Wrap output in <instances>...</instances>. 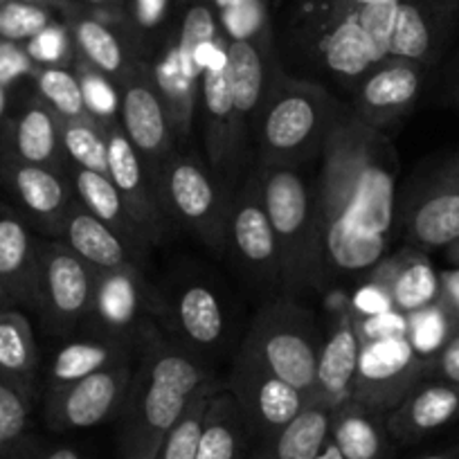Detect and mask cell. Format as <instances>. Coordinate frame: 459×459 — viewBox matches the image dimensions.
Segmentation results:
<instances>
[{
    "mask_svg": "<svg viewBox=\"0 0 459 459\" xmlns=\"http://www.w3.org/2000/svg\"><path fill=\"white\" fill-rule=\"evenodd\" d=\"M320 156L322 169L313 192V286L377 271L390 253L399 212L394 149L374 126L360 120L338 122Z\"/></svg>",
    "mask_w": 459,
    "mask_h": 459,
    "instance_id": "cell-1",
    "label": "cell"
},
{
    "mask_svg": "<svg viewBox=\"0 0 459 459\" xmlns=\"http://www.w3.org/2000/svg\"><path fill=\"white\" fill-rule=\"evenodd\" d=\"M212 381L201 360L185 347L152 340L134 369L122 410L117 448L122 459H153L167 432L180 421L194 396Z\"/></svg>",
    "mask_w": 459,
    "mask_h": 459,
    "instance_id": "cell-2",
    "label": "cell"
},
{
    "mask_svg": "<svg viewBox=\"0 0 459 459\" xmlns=\"http://www.w3.org/2000/svg\"><path fill=\"white\" fill-rule=\"evenodd\" d=\"M335 125V101L320 86L280 73L257 126L259 165L293 167L322 153Z\"/></svg>",
    "mask_w": 459,
    "mask_h": 459,
    "instance_id": "cell-3",
    "label": "cell"
},
{
    "mask_svg": "<svg viewBox=\"0 0 459 459\" xmlns=\"http://www.w3.org/2000/svg\"><path fill=\"white\" fill-rule=\"evenodd\" d=\"M264 207L277 239L280 280L289 286H308L316 280V205L313 192L295 167L259 165Z\"/></svg>",
    "mask_w": 459,
    "mask_h": 459,
    "instance_id": "cell-4",
    "label": "cell"
},
{
    "mask_svg": "<svg viewBox=\"0 0 459 459\" xmlns=\"http://www.w3.org/2000/svg\"><path fill=\"white\" fill-rule=\"evenodd\" d=\"M322 338L308 311L290 302H277L255 317L241 350L248 351L264 369L304 392L316 396L317 356Z\"/></svg>",
    "mask_w": 459,
    "mask_h": 459,
    "instance_id": "cell-5",
    "label": "cell"
},
{
    "mask_svg": "<svg viewBox=\"0 0 459 459\" xmlns=\"http://www.w3.org/2000/svg\"><path fill=\"white\" fill-rule=\"evenodd\" d=\"M162 203L167 214L189 228L212 248H225L230 201L221 189V180L207 171L198 158L171 156L160 174Z\"/></svg>",
    "mask_w": 459,
    "mask_h": 459,
    "instance_id": "cell-6",
    "label": "cell"
},
{
    "mask_svg": "<svg viewBox=\"0 0 459 459\" xmlns=\"http://www.w3.org/2000/svg\"><path fill=\"white\" fill-rule=\"evenodd\" d=\"M117 92H120V108H117L120 129L140 153L158 187L167 160L174 156V129L152 68L140 61L117 83Z\"/></svg>",
    "mask_w": 459,
    "mask_h": 459,
    "instance_id": "cell-7",
    "label": "cell"
},
{
    "mask_svg": "<svg viewBox=\"0 0 459 459\" xmlns=\"http://www.w3.org/2000/svg\"><path fill=\"white\" fill-rule=\"evenodd\" d=\"M95 275L65 241L39 246L37 308L52 331L65 333L86 320L95 295Z\"/></svg>",
    "mask_w": 459,
    "mask_h": 459,
    "instance_id": "cell-8",
    "label": "cell"
},
{
    "mask_svg": "<svg viewBox=\"0 0 459 459\" xmlns=\"http://www.w3.org/2000/svg\"><path fill=\"white\" fill-rule=\"evenodd\" d=\"M228 390L244 414L253 446L273 439L311 403L304 392L264 369L244 350L237 356Z\"/></svg>",
    "mask_w": 459,
    "mask_h": 459,
    "instance_id": "cell-9",
    "label": "cell"
},
{
    "mask_svg": "<svg viewBox=\"0 0 459 459\" xmlns=\"http://www.w3.org/2000/svg\"><path fill=\"white\" fill-rule=\"evenodd\" d=\"M428 377V365L414 354L408 338L363 340L351 399L387 414Z\"/></svg>",
    "mask_w": 459,
    "mask_h": 459,
    "instance_id": "cell-10",
    "label": "cell"
},
{
    "mask_svg": "<svg viewBox=\"0 0 459 459\" xmlns=\"http://www.w3.org/2000/svg\"><path fill=\"white\" fill-rule=\"evenodd\" d=\"M134 368L129 356L70 385L50 390L48 423L55 430H88L120 417L129 396Z\"/></svg>",
    "mask_w": 459,
    "mask_h": 459,
    "instance_id": "cell-11",
    "label": "cell"
},
{
    "mask_svg": "<svg viewBox=\"0 0 459 459\" xmlns=\"http://www.w3.org/2000/svg\"><path fill=\"white\" fill-rule=\"evenodd\" d=\"M198 106H201L203 140H205L210 167L219 180L230 178L244 162L246 143L239 122H237L235 100H232L228 46L203 70L201 82H198Z\"/></svg>",
    "mask_w": 459,
    "mask_h": 459,
    "instance_id": "cell-12",
    "label": "cell"
},
{
    "mask_svg": "<svg viewBox=\"0 0 459 459\" xmlns=\"http://www.w3.org/2000/svg\"><path fill=\"white\" fill-rule=\"evenodd\" d=\"M308 23L316 32V52L322 65L335 77L359 83L374 65L387 59L385 52L360 28L356 7L313 0Z\"/></svg>",
    "mask_w": 459,
    "mask_h": 459,
    "instance_id": "cell-13",
    "label": "cell"
},
{
    "mask_svg": "<svg viewBox=\"0 0 459 459\" xmlns=\"http://www.w3.org/2000/svg\"><path fill=\"white\" fill-rule=\"evenodd\" d=\"M225 246L237 262L257 280H280L277 239L264 207L257 171L241 183L230 201Z\"/></svg>",
    "mask_w": 459,
    "mask_h": 459,
    "instance_id": "cell-14",
    "label": "cell"
},
{
    "mask_svg": "<svg viewBox=\"0 0 459 459\" xmlns=\"http://www.w3.org/2000/svg\"><path fill=\"white\" fill-rule=\"evenodd\" d=\"M230 82L237 122L246 149L257 140V126L281 70L277 68L273 39L264 41H228Z\"/></svg>",
    "mask_w": 459,
    "mask_h": 459,
    "instance_id": "cell-15",
    "label": "cell"
},
{
    "mask_svg": "<svg viewBox=\"0 0 459 459\" xmlns=\"http://www.w3.org/2000/svg\"><path fill=\"white\" fill-rule=\"evenodd\" d=\"M64 21L74 41V55L117 86L140 64V50L125 21L104 19L83 7L65 5Z\"/></svg>",
    "mask_w": 459,
    "mask_h": 459,
    "instance_id": "cell-16",
    "label": "cell"
},
{
    "mask_svg": "<svg viewBox=\"0 0 459 459\" xmlns=\"http://www.w3.org/2000/svg\"><path fill=\"white\" fill-rule=\"evenodd\" d=\"M106 135H108V158H106L108 171H106V176L113 180L117 192L122 194L126 207L134 214L135 223L140 225L149 244H153L165 232L167 221V210L160 192H158L143 158L129 143L120 125H113V122L106 125Z\"/></svg>",
    "mask_w": 459,
    "mask_h": 459,
    "instance_id": "cell-17",
    "label": "cell"
},
{
    "mask_svg": "<svg viewBox=\"0 0 459 459\" xmlns=\"http://www.w3.org/2000/svg\"><path fill=\"white\" fill-rule=\"evenodd\" d=\"M423 68L408 59L387 56L356 83L359 120L369 126L390 125L408 113L423 86Z\"/></svg>",
    "mask_w": 459,
    "mask_h": 459,
    "instance_id": "cell-18",
    "label": "cell"
},
{
    "mask_svg": "<svg viewBox=\"0 0 459 459\" xmlns=\"http://www.w3.org/2000/svg\"><path fill=\"white\" fill-rule=\"evenodd\" d=\"M405 230L417 250L448 248L459 241V156L414 198Z\"/></svg>",
    "mask_w": 459,
    "mask_h": 459,
    "instance_id": "cell-19",
    "label": "cell"
},
{
    "mask_svg": "<svg viewBox=\"0 0 459 459\" xmlns=\"http://www.w3.org/2000/svg\"><path fill=\"white\" fill-rule=\"evenodd\" d=\"M147 307V286L140 277L138 266H125L97 273L95 295L86 320H92L104 338L122 340L129 331L138 329Z\"/></svg>",
    "mask_w": 459,
    "mask_h": 459,
    "instance_id": "cell-20",
    "label": "cell"
},
{
    "mask_svg": "<svg viewBox=\"0 0 459 459\" xmlns=\"http://www.w3.org/2000/svg\"><path fill=\"white\" fill-rule=\"evenodd\" d=\"M459 421V385L446 381L419 383L392 412L385 426L396 444H414Z\"/></svg>",
    "mask_w": 459,
    "mask_h": 459,
    "instance_id": "cell-21",
    "label": "cell"
},
{
    "mask_svg": "<svg viewBox=\"0 0 459 459\" xmlns=\"http://www.w3.org/2000/svg\"><path fill=\"white\" fill-rule=\"evenodd\" d=\"M3 178L34 223L48 228L50 232L64 230L65 214L74 203V194L70 192L68 180L61 176L59 169L5 160Z\"/></svg>",
    "mask_w": 459,
    "mask_h": 459,
    "instance_id": "cell-22",
    "label": "cell"
},
{
    "mask_svg": "<svg viewBox=\"0 0 459 459\" xmlns=\"http://www.w3.org/2000/svg\"><path fill=\"white\" fill-rule=\"evenodd\" d=\"M372 284L381 286L392 308L403 316L432 307L441 298L439 271H435L421 250H405L383 259L372 273Z\"/></svg>",
    "mask_w": 459,
    "mask_h": 459,
    "instance_id": "cell-23",
    "label": "cell"
},
{
    "mask_svg": "<svg viewBox=\"0 0 459 459\" xmlns=\"http://www.w3.org/2000/svg\"><path fill=\"white\" fill-rule=\"evenodd\" d=\"M7 144L10 152L5 160L52 167L59 171L65 169L64 152H61V120L41 97L30 100L21 108L10 126Z\"/></svg>",
    "mask_w": 459,
    "mask_h": 459,
    "instance_id": "cell-24",
    "label": "cell"
},
{
    "mask_svg": "<svg viewBox=\"0 0 459 459\" xmlns=\"http://www.w3.org/2000/svg\"><path fill=\"white\" fill-rule=\"evenodd\" d=\"M360 350H363V338L354 317H342L331 329V333L322 338L313 399L325 401L331 408L350 399L359 372Z\"/></svg>",
    "mask_w": 459,
    "mask_h": 459,
    "instance_id": "cell-25",
    "label": "cell"
},
{
    "mask_svg": "<svg viewBox=\"0 0 459 459\" xmlns=\"http://www.w3.org/2000/svg\"><path fill=\"white\" fill-rule=\"evenodd\" d=\"M39 246L14 210L0 205V281L10 302L37 307Z\"/></svg>",
    "mask_w": 459,
    "mask_h": 459,
    "instance_id": "cell-26",
    "label": "cell"
},
{
    "mask_svg": "<svg viewBox=\"0 0 459 459\" xmlns=\"http://www.w3.org/2000/svg\"><path fill=\"white\" fill-rule=\"evenodd\" d=\"M61 232H64L68 248L95 273L135 266V253L129 248V244L110 225L83 210L77 201L70 205Z\"/></svg>",
    "mask_w": 459,
    "mask_h": 459,
    "instance_id": "cell-27",
    "label": "cell"
},
{
    "mask_svg": "<svg viewBox=\"0 0 459 459\" xmlns=\"http://www.w3.org/2000/svg\"><path fill=\"white\" fill-rule=\"evenodd\" d=\"M329 441L344 459H390L392 437L385 414L365 408L356 399H344L331 414Z\"/></svg>",
    "mask_w": 459,
    "mask_h": 459,
    "instance_id": "cell-28",
    "label": "cell"
},
{
    "mask_svg": "<svg viewBox=\"0 0 459 459\" xmlns=\"http://www.w3.org/2000/svg\"><path fill=\"white\" fill-rule=\"evenodd\" d=\"M65 171H68V178L73 183L74 201L83 210L91 212L92 216L110 225L129 244V248L135 255L143 253L149 246V239L140 230V225L135 223L134 214L129 212L125 198L117 192L113 180L106 174H97V171H88L73 165H65Z\"/></svg>",
    "mask_w": 459,
    "mask_h": 459,
    "instance_id": "cell-29",
    "label": "cell"
},
{
    "mask_svg": "<svg viewBox=\"0 0 459 459\" xmlns=\"http://www.w3.org/2000/svg\"><path fill=\"white\" fill-rule=\"evenodd\" d=\"M250 450L253 439L235 396L216 387L203 417L196 459H248Z\"/></svg>",
    "mask_w": 459,
    "mask_h": 459,
    "instance_id": "cell-30",
    "label": "cell"
},
{
    "mask_svg": "<svg viewBox=\"0 0 459 459\" xmlns=\"http://www.w3.org/2000/svg\"><path fill=\"white\" fill-rule=\"evenodd\" d=\"M171 308L176 329L192 351H210L223 342L225 313L210 286L198 281L183 286L174 295Z\"/></svg>",
    "mask_w": 459,
    "mask_h": 459,
    "instance_id": "cell-31",
    "label": "cell"
},
{
    "mask_svg": "<svg viewBox=\"0 0 459 459\" xmlns=\"http://www.w3.org/2000/svg\"><path fill=\"white\" fill-rule=\"evenodd\" d=\"M331 414L329 403L313 399L284 430L255 444L248 459H316L329 439Z\"/></svg>",
    "mask_w": 459,
    "mask_h": 459,
    "instance_id": "cell-32",
    "label": "cell"
},
{
    "mask_svg": "<svg viewBox=\"0 0 459 459\" xmlns=\"http://www.w3.org/2000/svg\"><path fill=\"white\" fill-rule=\"evenodd\" d=\"M439 41V14L430 0H399L387 56L428 64Z\"/></svg>",
    "mask_w": 459,
    "mask_h": 459,
    "instance_id": "cell-33",
    "label": "cell"
},
{
    "mask_svg": "<svg viewBox=\"0 0 459 459\" xmlns=\"http://www.w3.org/2000/svg\"><path fill=\"white\" fill-rule=\"evenodd\" d=\"M122 359H126L122 340L97 335V338L65 342L55 354V360H52L50 390L82 381V378L110 368V365Z\"/></svg>",
    "mask_w": 459,
    "mask_h": 459,
    "instance_id": "cell-34",
    "label": "cell"
},
{
    "mask_svg": "<svg viewBox=\"0 0 459 459\" xmlns=\"http://www.w3.org/2000/svg\"><path fill=\"white\" fill-rule=\"evenodd\" d=\"M39 351L32 325L14 308H0V372L32 390Z\"/></svg>",
    "mask_w": 459,
    "mask_h": 459,
    "instance_id": "cell-35",
    "label": "cell"
},
{
    "mask_svg": "<svg viewBox=\"0 0 459 459\" xmlns=\"http://www.w3.org/2000/svg\"><path fill=\"white\" fill-rule=\"evenodd\" d=\"M61 152L65 165L106 174L108 171V135L104 122L92 115L82 120H61Z\"/></svg>",
    "mask_w": 459,
    "mask_h": 459,
    "instance_id": "cell-36",
    "label": "cell"
},
{
    "mask_svg": "<svg viewBox=\"0 0 459 459\" xmlns=\"http://www.w3.org/2000/svg\"><path fill=\"white\" fill-rule=\"evenodd\" d=\"M219 16L228 41H264L273 39L268 0H207Z\"/></svg>",
    "mask_w": 459,
    "mask_h": 459,
    "instance_id": "cell-37",
    "label": "cell"
},
{
    "mask_svg": "<svg viewBox=\"0 0 459 459\" xmlns=\"http://www.w3.org/2000/svg\"><path fill=\"white\" fill-rule=\"evenodd\" d=\"M32 79L39 97L59 115V120H82L91 115L74 68L48 65V68H39Z\"/></svg>",
    "mask_w": 459,
    "mask_h": 459,
    "instance_id": "cell-38",
    "label": "cell"
},
{
    "mask_svg": "<svg viewBox=\"0 0 459 459\" xmlns=\"http://www.w3.org/2000/svg\"><path fill=\"white\" fill-rule=\"evenodd\" d=\"M459 331V320L441 302L408 316V342L414 354L430 368L450 338Z\"/></svg>",
    "mask_w": 459,
    "mask_h": 459,
    "instance_id": "cell-39",
    "label": "cell"
},
{
    "mask_svg": "<svg viewBox=\"0 0 459 459\" xmlns=\"http://www.w3.org/2000/svg\"><path fill=\"white\" fill-rule=\"evenodd\" d=\"M216 387L219 385H216L214 381H207L205 385L198 390V394L194 396L187 412H185L183 417H180V421L167 432V437L162 439L160 448L153 455V459H196L203 417H205L207 401L214 394Z\"/></svg>",
    "mask_w": 459,
    "mask_h": 459,
    "instance_id": "cell-40",
    "label": "cell"
},
{
    "mask_svg": "<svg viewBox=\"0 0 459 459\" xmlns=\"http://www.w3.org/2000/svg\"><path fill=\"white\" fill-rule=\"evenodd\" d=\"M171 3L176 0H126L125 23L138 46L140 55L143 48H160L167 43V23H169Z\"/></svg>",
    "mask_w": 459,
    "mask_h": 459,
    "instance_id": "cell-41",
    "label": "cell"
},
{
    "mask_svg": "<svg viewBox=\"0 0 459 459\" xmlns=\"http://www.w3.org/2000/svg\"><path fill=\"white\" fill-rule=\"evenodd\" d=\"M55 7L34 5L25 0H5L0 3V41L28 43L43 30L56 23Z\"/></svg>",
    "mask_w": 459,
    "mask_h": 459,
    "instance_id": "cell-42",
    "label": "cell"
},
{
    "mask_svg": "<svg viewBox=\"0 0 459 459\" xmlns=\"http://www.w3.org/2000/svg\"><path fill=\"white\" fill-rule=\"evenodd\" d=\"M30 387L0 372V450L12 453L23 439L30 421Z\"/></svg>",
    "mask_w": 459,
    "mask_h": 459,
    "instance_id": "cell-43",
    "label": "cell"
},
{
    "mask_svg": "<svg viewBox=\"0 0 459 459\" xmlns=\"http://www.w3.org/2000/svg\"><path fill=\"white\" fill-rule=\"evenodd\" d=\"M73 65L79 82H82L83 101H86L88 113H91L95 120L104 122V125L117 122L115 120L117 108H120V92H117V86H115L108 77H104V74L97 73L95 68H91L86 61L79 59L77 55H74Z\"/></svg>",
    "mask_w": 459,
    "mask_h": 459,
    "instance_id": "cell-44",
    "label": "cell"
},
{
    "mask_svg": "<svg viewBox=\"0 0 459 459\" xmlns=\"http://www.w3.org/2000/svg\"><path fill=\"white\" fill-rule=\"evenodd\" d=\"M23 48L39 68H48V65H65V68H70L68 64L74 61V41L65 21L52 23L41 34L23 43Z\"/></svg>",
    "mask_w": 459,
    "mask_h": 459,
    "instance_id": "cell-45",
    "label": "cell"
},
{
    "mask_svg": "<svg viewBox=\"0 0 459 459\" xmlns=\"http://www.w3.org/2000/svg\"><path fill=\"white\" fill-rule=\"evenodd\" d=\"M396 12H399V0H394V3H381V5L356 7V19H359L360 28L368 32V37L372 39L385 55L387 48H390Z\"/></svg>",
    "mask_w": 459,
    "mask_h": 459,
    "instance_id": "cell-46",
    "label": "cell"
},
{
    "mask_svg": "<svg viewBox=\"0 0 459 459\" xmlns=\"http://www.w3.org/2000/svg\"><path fill=\"white\" fill-rule=\"evenodd\" d=\"M354 322L359 326V333L363 340L405 338L408 335V316L394 311V308L369 317H354Z\"/></svg>",
    "mask_w": 459,
    "mask_h": 459,
    "instance_id": "cell-47",
    "label": "cell"
},
{
    "mask_svg": "<svg viewBox=\"0 0 459 459\" xmlns=\"http://www.w3.org/2000/svg\"><path fill=\"white\" fill-rule=\"evenodd\" d=\"M428 377L435 381H446L459 385V331L446 342L444 350L437 354L428 368Z\"/></svg>",
    "mask_w": 459,
    "mask_h": 459,
    "instance_id": "cell-48",
    "label": "cell"
},
{
    "mask_svg": "<svg viewBox=\"0 0 459 459\" xmlns=\"http://www.w3.org/2000/svg\"><path fill=\"white\" fill-rule=\"evenodd\" d=\"M354 308H356L354 317H369L383 311H392V304H390V298H387L385 290H383L381 286L369 284L354 295Z\"/></svg>",
    "mask_w": 459,
    "mask_h": 459,
    "instance_id": "cell-49",
    "label": "cell"
},
{
    "mask_svg": "<svg viewBox=\"0 0 459 459\" xmlns=\"http://www.w3.org/2000/svg\"><path fill=\"white\" fill-rule=\"evenodd\" d=\"M441 280V298L439 302L453 313L459 320V268H448V271H439Z\"/></svg>",
    "mask_w": 459,
    "mask_h": 459,
    "instance_id": "cell-50",
    "label": "cell"
},
{
    "mask_svg": "<svg viewBox=\"0 0 459 459\" xmlns=\"http://www.w3.org/2000/svg\"><path fill=\"white\" fill-rule=\"evenodd\" d=\"M73 3L92 14L104 16V19L125 21L126 14V0H73Z\"/></svg>",
    "mask_w": 459,
    "mask_h": 459,
    "instance_id": "cell-51",
    "label": "cell"
},
{
    "mask_svg": "<svg viewBox=\"0 0 459 459\" xmlns=\"http://www.w3.org/2000/svg\"><path fill=\"white\" fill-rule=\"evenodd\" d=\"M25 459H83V455L77 448H70V446H59V448H48L43 453L28 455Z\"/></svg>",
    "mask_w": 459,
    "mask_h": 459,
    "instance_id": "cell-52",
    "label": "cell"
},
{
    "mask_svg": "<svg viewBox=\"0 0 459 459\" xmlns=\"http://www.w3.org/2000/svg\"><path fill=\"white\" fill-rule=\"evenodd\" d=\"M417 459H459V444L450 446V448H441V450H432V453L421 455Z\"/></svg>",
    "mask_w": 459,
    "mask_h": 459,
    "instance_id": "cell-53",
    "label": "cell"
},
{
    "mask_svg": "<svg viewBox=\"0 0 459 459\" xmlns=\"http://www.w3.org/2000/svg\"><path fill=\"white\" fill-rule=\"evenodd\" d=\"M335 5L347 7H368V5H381V3H394V0H331Z\"/></svg>",
    "mask_w": 459,
    "mask_h": 459,
    "instance_id": "cell-54",
    "label": "cell"
},
{
    "mask_svg": "<svg viewBox=\"0 0 459 459\" xmlns=\"http://www.w3.org/2000/svg\"><path fill=\"white\" fill-rule=\"evenodd\" d=\"M316 459H344L342 455L338 453V448H335L333 444H331L329 439H326V444H325V448L320 450V455H317Z\"/></svg>",
    "mask_w": 459,
    "mask_h": 459,
    "instance_id": "cell-55",
    "label": "cell"
},
{
    "mask_svg": "<svg viewBox=\"0 0 459 459\" xmlns=\"http://www.w3.org/2000/svg\"><path fill=\"white\" fill-rule=\"evenodd\" d=\"M25 3H34V5H46V7H55V10H64V7L70 5L73 0H25Z\"/></svg>",
    "mask_w": 459,
    "mask_h": 459,
    "instance_id": "cell-56",
    "label": "cell"
},
{
    "mask_svg": "<svg viewBox=\"0 0 459 459\" xmlns=\"http://www.w3.org/2000/svg\"><path fill=\"white\" fill-rule=\"evenodd\" d=\"M7 104H10V95H7V88L0 83V125H3V120H5Z\"/></svg>",
    "mask_w": 459,
    "mask_h": 459,
    "instance_id": "cell-57",
    "label": "cell"
},
{
    "mask_svg": "<svg viewBox=\"0 0 459 459\" xmlns=\"http://www.w3.org/2000/svg\"><path fill=\"white\" fill-rule=\"evenodd\" d=\"M446 257H448V262L453 264V266L459 268V241H455L453 246L446 248Z\"/></svg>",
    "mask_w": 459,
    "mask_h": 459,
    "instance_id": "cell-58",
    "label": "cell"
},
{
    "mask_svg": "<svg viewBox=\"0 0 459 459\" xmlns=\"http://www.w3.org/2000/svg\"><path fill=\"white\" fill-rule=\"evenodd\" d=\"M7 304H10V295H7L3 281H0V308H7Z\"/></svg>",
    "mask_w": 459,
    "mask_h": 459,
    "instance_id": "cell-59",
    "label": "cell"
},
{
    "mask_svg": "<svg viewBox=\"0 0 459 459\" xmlns=\"http://www.w3.org/2000/svg\"><path fill=\"white\" fill-rule=\"evenodd\" d=\"M0 459H12V453H7V450H0Z\"/></svg>",
    "mask_w": 459,
    "mask_h": 459,
    "instance_id": "cell-60",
    "label": "cell"
},
{
    "mask_svg": "<svg viewBox=\"0 0 459 459\" xmlns=\"http://www.w3.org/2000/svg\"><path fill=\"white\" fill-rule=\"evenodd\" d=\"M448 3H450V5H453V3H457V0H448Z\"/></svg>",
    "mask_w": 459,
    "mask_h": 459,
    "instance_id": "cell-61",
    "label": "cell"
},
{
    "mask_svg": "<svg viewBox=\"0 0 459 459\" xmlns=\"http://www.w3.org/2000/svg\"><path fill=\"white\" fill-rule=\"evenodd\" d=\"M0 3H5V0H0Z\"/></svg>",
    "mask_w": 459,
    "mask_h": 459,
    "instance_id": "cell-62",
    "label": "cell"
}]
</instances>
